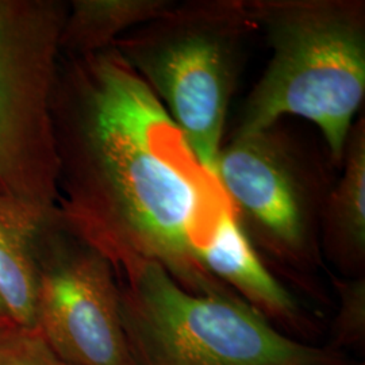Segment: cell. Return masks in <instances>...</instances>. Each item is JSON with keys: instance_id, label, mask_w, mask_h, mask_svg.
<instances>
[{"instance_id": "7c38bea8", "label": "cell", "mask_w": 365, "mask_h": 365, "mask_svg": "<svg viewBox=\"0 0 365 365\" xmlns=\"http://www.w3.org/2000/svg\"><path fill=\"white\" fill-rule=\"evenodd\" d=\"M0 365H69L36 327H16L0 334Z\"/></svg>"}, {"instance_id": "7a4b0ae2", "label": "cell", "mask_w": 365, "mask_h": 365, "mask_svg": "<svg viewBox=\"0 0 365 365\" xmlns=\"http://www.w3.org/2000/svg\"><path fill=\"white\" fill-rule=\"evenodd\" d=\"M272 49L235 134L272 128L287 115L313 122L342 163L365 96L363 0H245Z\"/></svg>"}, {"instance_id": "8fae6325", "label": "cell", "mask_w": 365, "mask_h": 365, "mask_svg": "<svg viewBox=\"0 0 365 365\" xmlns=\"http://www.w3.org/2000/svg\"><path fill=\"white\" fill-rule=\"evenodd\" d=\"M34 238L0 220V295L19 327L36 325L38 268Z\"/></svg>"}, {"instance_id": "6da1fadb", "label": "cell", "mask_w": 365, "mask_h": 365, "mask_svg": "<svg viewBox=\"0 0 365 365\" xmlns=\"http://www.w3.org/2000/svg\"><path fill=\"white\" fill-rule=\"evenodd\" d=\"M56 215L117 277L156 262L190 292L230 295L199 250L230 206L217 178L115 48L60 57L52 99Z\"/></svg>"}, {"instance_id": "9c48e42d", "label": "cell", "mask_w": 365, "mask_h": 365, "mask_svg": "<svg viewBox=\"0 0 365 365\" xmlns=\"http://www.w3.org/2000/svg\"><path fill=\"white\" fill-rule=\"evenodd\" d=\"M341 164L342 175L324 210V235L333 260L345 271L357 272L365 260L364 118L353 125Z\"/></svg>"}, {"instance_id": "5b68a950", "label": "cell", "mask_w": 365, "mask_h": 365, "mask_svg": "<svg viewBox=\"0 0 365 365\" xmlns=\"http://www.w3.org/2000/svg\"><path fill=\"white\" fill-rule=\"evenodd\" d=\"M135 365H339L336 354L279 331L235 295H199L161 265L118 279Z\"/></svg>"}, {"instance_id": "52a82bcc", "label": "cell", "mask_w": 365, "mask_h": 365, "mask_svg": "<svg viewBox=\"0 0 365 365\" xmlns=\"http://www.w3.org/2000/svg\"><path fill=\"white\" fill-rule=\"evenodd\" d=\"M215 178L249 240L289 264L312 259L330 191L277 125L235 134L220 150Z\"/></svg>"}, {"instance_id": "8992f818", "label": "cell", "mask_w": 365, "mask_h": 365, "mask_svg": "<svg viewBox=\"0 0 365 365\" xmlns=\"http://www.w3.org/2000/svg\"><path fill=\"white\" fill-rule=\"evenodd\" d=\"M36 325L69 365H135L111 262L54 214L34 238Z\"/></svg>"}, {"instance_id": "5bb4252c", "label": "cell", "mask_w": 365, "mask_h": 365, "mask_svg": "<svg viewBox=\"0 0 365 365\" xmlns=\"http://www.w3.org/2000/svg\"><path fill=\"white\" fill-rule=\"evenodd\" d=\"M19 327L14 319L13 314L10 312L9 306L0 295V334L11 330L14 327Z\"/></svg>"}, {"instance_id": "3957f363", "label": "cell", "mask_w": 365, "mask_h": 365, "mask_svg": "<svg viewBox=\"0 0 365 365\" xmlns=\"http://www.w3.org/2000/svg\"><path fill=\"white\" fill-rule=\"evenodd\" d=\"M68 1L0 0V220L34 235L58 203L52 99Z\"/></svg>"}, {"instance_id": "4fadbf2b", "label": "cell", "mask_w": 365, "mask_h": 365, "mask_svg": "<svg viewBox=\"0 0 365 365\" xmlns=\"http://www.w3.org/2000/svg\"><path fill=\"white\" fill-rule=\"evenodd\" d=\"M341 298L339 319V339L345 344H359L364 339L365 331V279L336 280Z\"/></svg>"}, {"instance_id": "ba28073f", "label": "cell", "mask_w": 365, "mask_h": 365, "mask_svg": "<svg viewBox=\"0 0 365 365\" xmlns=\"http://www.w3.org/2000/svg\"><path fill=\"white\" fill-rule=\"evenodd\" d=\"M203 267L223 286L235 288L249 306L268 319L295 325L299 307L264 265L232 207L222 212L209 240L199 250Z\"/></svg>"}, {"instance_id": "30bf717a", "label": "cell", "mask_w": 365, "mask_h": 365, "mask_svg": "<svg viewBox=\"0 0 365 365\" xmlns=\"http://www.w3.org/2000/svg\"><path fill=\"white\" fill-rule=\"evenodd\" d=\"M170 0H73L68 3L60 53L80 57L103 52L133 29L164 13Z\"/></svg>"}, {"instance_id": "277c9868", "label": "cell", "mask_w": 365, "mask_h": 365, "mask_svg": "<svg viewBox=\"0 0 365 365\" xmlns=\"http://www.w3.org/2000/svg\"><path fill=\"white\" fill-rule=\"evenodd\" d=\"M255 30L245 0L173 1L113 46L156 95L214 176L241 49Z\"/></svg>"}]
</instances>
